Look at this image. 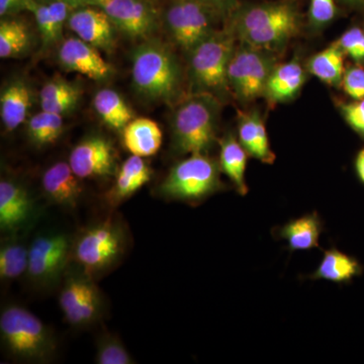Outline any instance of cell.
I'll return each instance as SVG.
<instances>
[{
  "mask_svg": "<svg viewBox=\"0 0 364 364\" xmlns=\"http://www.w3.org/2000/svg\"><path fill=\"white\" fill-rule=\"evenodd\" d=\"M132 79L136 92L149 102L171 104L181 91V73L176 55L156 39L149 38L136 48Z\"/></svg>",
  "mask_w": 364,
  "mask_h": 364,
  "instance_id": "1",
  "label": "cell"
},
{
  "mask_svg": "<svg viewBox=\"0 0 364 364\" xmlns=\"http://www.w3.org/2000/svg\"><path fill=\"white\" fill-rule=\"evenodd\" d=\"M299 16L294 6L284 4H259L241 9L235 18V36L243 44L270 50L286 44L298 33Z\"/></svg>",
  "mask_w": 364,
  "mask_h": 364,
  "instance_id": "2",
  "label": "cell"
},
{
  "mask_svg": "<svg viewBox=\"0 0 364 364\" xmlns=\"http://www.w3.org/2000/svg\"><path fill=\"white\" fill-rule=\"evenodd\" d=\"M219 109L217 98L208 92L181 102L172 119L176 149L181 154H207L215 142Z\"/></svg>",
  "mask_w": 364,
  "mask_h": 364,
  "instance_id": "3",
  "label": "cell"
},
{
  "mask_svg": "<svg viewBox=\"0 0 364 364\" xmlns=\"http://www.w3.org/2000/svg\"><path fill=\"white\" fill-rule=\"evenodd\" d=\"M0 337L14 358L45 363L56 350V341L47 326L23 306L11 305L0 315Z\"/></svg>",
  "mask_w": 364,
  "mask_h": 364,
  "instance_id": "4",
  "label": "cell"
},
{
  "mask_svg": "<svg viewBox=\"0 0 364 364\" xmlns=\"http://www.w3.org/2000/svg\"><path fill=\"white\" fill-rule=\"evenodd\" d=\"M219 163L207 154H193L177 163L164 181L159 191L164 198L195 203L222 189Z\"/></svg>",
  "mask_w": 364,
  "mask_h": 364,
  "instance_id": "5",
  "label": "cell"
},
{
  "mask_svg": "<svg viewBox=\"0 0 364 364\" xmlns=\"http://www.w3.org/2000/svg\"><path fill=\"white\" fill-rule=\"evenodd\" d=\"M126 250V235L111 219L85 230L73 243L72 255L81 269L93 277L116 264Z\"/></svg>",
  "mask_w": 364,
  "mask_h": 364,
  "instance_id": "6",
  "label": "cell"
},
{
  "mask_svg": "<svg viewBox=\"0 0 364 364\" xmlns=\"http://www.w3.org/2000/svg\"><path fill=\"white\" fill-rule=\"evenodd\" d=\"M235 33L215 31L189 52L191 77L200 92H222L229 86L228 66L235 51Z\"/></svg>",
  "mask_w": 364,
  "mask_h": 364,
  "instance_id": "7",
  "label": "cell"
},
{
  "mask_svg": "<svg viewBox=\"0 0 364 364\" xmlns=\"http://www.w3.org/2000/svg\"><path fill=\"white\" fill-rule=\"evenodd\" d=\"M217 14L200 0H171L164 14L170 37L186 52L215 32Z\"/></svg>",
  "mask_w": 364,
  "mask_h": 364,
  "instance_id": "8",
  "label": "cell"
},
{
  "mask_svg": "<svg viewBox=\"0 0 364 364\" xmlns=\"http://www.w3.org/2000/svg\"><path fill=\"white\" fill-rule=\"evenodd\" d=\"M273 62L261 50L243 44L235 48L228 66V82L237 97L250 102L264 95Z\"/></svg>",
  "mask_w": 364,
  "mask_h": 364,
  "instance_id": "9",
  "label": "cell"
},
{
  "mask_svg": "<svg viewBox=\"0 0 364 364\" xmlns=\"http://www.w3.org/2000/svg\"><path fill=\"white\" fill-rule=\"evenodd\" d=\"M59 305L67 322L74 327H87L102 316V298L92 277L85 272L66 277Z\"/></svg>",
  "mask_w": 364,
  "mask_h": 364,
  "instance_id": "10",
  "label": "cell"
},
{
  "mask_svg": "<svg viewBox=\"0 0 364 364\" xmlns=\"http://www.w3.org/2000/svg\"><path fill=\"white\" fill-rule=\"evenodd\" d=\"M70 239L65 234L36 237L28 247V275L33 284L48 286L56 282L72 255Z\"/></svg>",
  "mask_w": 364,
  "mask_h": 364,
  "instance_id": "11",
  "label": "cell"
},
{
  "mask_svg": "<svg viewBox=\"0 0 364 364\" xmlns=\"http://www.w3.org/2000/svg\"><path fill=\"white\" fill-rule=\"evenodd\" d=\"M87 4L102 9L116 28L132 39H149L157 30L156 11L147 0H90Z\"/></svg>",
  "mask_w": 364,
  "mask_h": 364,
  "instance_id": "12",
  "label": "cell"
},
{
  "mask_svg": "<svg viewBox=\"0 0 364 364\" xmlns=\"http://www.w3.org/2000/svg\"><path fill=\"white\" fill-rule=\"evenodd\" d=\"M69 164L81 179L114 176L117 171L116 151L104 136H86L72 149Z\"/></svg>",
  "mask_w": 364,
  "mask_h": 364,
  "instance_id": "13",
  "label": "cell"
},
{
  "mask_svg": "<svg viewBox=\"0 0 364 364\" xmlns=\"http://www.w3.org/2000/svg\"><path fill=\"white\" fill-rule=\"evenodd\" d=\"M67 26L77 36L98 50L111 53L114 48L116 26L100 7L81 6L71 11Z\"/></svg>",
  "mask_w": 364,
  "mask_h": 364,
  "instance_id": "14",
  "label": "cell"
},
{
  "mask_svg": "<svg viewBox=\"0 0 364 364\" xmlns=\"http://www.w3.org/2000/svg\"><path fill=\"white\" fill-rule=\"evenodd\" d=\"M57 58L64 70L77 72L93 80H105L112 73L111 64L102 58L100 50L79 38L63 41Z\"/></svg>",
  "mask_w": 364,
  "mask_h": 364,
  "instance_id": "15",
  "label": "cell"
},
{
  "mask_svg": "<svg viewBox=\"0 0 364 364\" xmlns=\"http://www.w3.org/2000/svg\"><path fill=\"white\" fill-rule=\"evenodd\" d=\"M33 214V202L26 189L9 179L0 181V229L13 233L25 226Z\"/></svg>",
  "mask_w": 364,
  "mask_h": 364,
  "instance_id": "16",
  "label": "cell"
},
{
  "mask_svg": "<svg viewBox=\"0 0 364 364\" xmlns=\"http://www.w3.org/2000/svg\"><path fill=\"white\" fill-rule=\"evenodd\" d=\"M80 179L74 173L69 162H57L43 174V191L52 203L67 208H75L82 195Z\"/></svg>",
  "mask_w": 364,
  "mask_h": 364,
  "instance_id": "17",
  "label": "cell"
},
{
  "mask_svg": "<svg viewBox=\"0 0 364 364\" xmlns=\"http://www.w3.org/2000/svg\"><path fill=\"white\" fill-rule=\"evenodd\" d=\"M151 176L152 172L144 158L132 155L117 170L116 181L107 195V203L117 207L140 191Z\"/></svg>",
  "mask_w": 364,
  "mask_h": 364,
  "instance_id": "18",
  "label": "cell"
},
{
  "mask_svg": "<svg viewBox=\"0 0 364 364\" xmlns=\"http://www.w3.org/2000/svg\"><path fill=\"white\" fill-rule=\"evenodd\" d=\"M33 105V92L23 79H14L0 95V117L6 131L18 129L28 117Z\"/></svg>",
  "mask_w": 364,
  "mask_h": 364,
  "instance_id": "19",
  "label": "cell"
},
{
  "mask_svg": "<svg viewBox=\"0 0 364 364\" xmlns=\"http://www.w3.org/2000/svg\"><path fill=\"white\" fill-rule=\"evenodd\" d=\"M323 221L317 212L301 215L291 220L274 230L275 237L287 242L289 250L306 251L318 248L322 235Z\"/></svg>",
  "mask_w": 364,
  "mask_h": 364,
  "instance_id": "20",
  "label": "cell"
},
{
  "mask_svg": "<svg viewBox=\"0 0 364 364\" xmlns=\"http://www.w3.org/2000/svg\"><path fill=\"white\" fill-rule=\"evenodd\" d=\"M239 141L250 156L265 164H273L275 154L270 148L267 128L258 112L240 114Z\"/></svg>",
  "mask_w": 364,
  "mask_h": 364,
  "instance_id": "21",
  "label": "cell"
},
{
  "mask_svg": "<svg viewBox=\"0 0 364 364\" xmlns=\"http://www.w3.org/2000/svg\"><path fill=\"white\" fill-rule=\"evenodd\" d=\"M123 142L132 155L143 158L153 156L161 148V129L152 119H134L124 127Z\"/></svg>",
  "mask_w": 364,
  "mask_h": 364,
  "instance_id": "22",
  "label": "cell"
},
{
  "mask_svg": "<svg viewBox=\"0 0 364 364\" xmlns=\"http://www.w3.org/2000/svg\"><path fill=\"white\" fill-rule=\"evenodd\" d=\"M306 81V74L298 61L274 67L267 83L264 95L272 104L287 102L298 95Z\"/></svg>",
  "mask_w": 364,
  "mask_h": 364,
  "instance_id": "23",
  "label": "cell"
},
{
  "mask_svg": "<svg viewBox=\"0 0 364 364\" xmlns=\"http://www.w3.org/2000/svg\"><path fill=\"white\" fill-rule=\"evenodd\" d=\"M247 151L234 135H228L220 142V168L233 183L239 195H247L245 172L247 166Z\"/></svg>",
  "mask_w": 364,
  "mask_h": 364,
  "instance_id": "24",
  "label": "cell"
},
{
  "mask_svg": "<svg viewBox=\"0 0 364 364\" xmlns=\"http://www.w3.org/2000/svg\"><path fill=\"white\" fill-rule=\"evenodd\" d=\"M363 272L355 258L336 248L326 250L317 269L309 277L313 280H326L334 284H347Z\"/></svg>",
  "mask_w": 364,
  "mask_h": 364,
  "instance_id": "25",
  "label": "cell"
},
{
  "mask_svg": "<svg viewBox=\"0 0 364 364\" xmlns=\"http://www.w3.org/2000/svg\"><path fill=\"white\" fill-rule=\"evenodd\" d=\"M93 107L102 121L114 130L123 131L134 119L130 105L119 92L111 88L98 90L93 100Z\"/></svg>",
  "mask_w": 364,
  "mask_h": 364,
  "instance_id": "26",
  "label": "cell"
},
{
  "mask_svg": "<svg viewBox=\"0 0 364 364\" xmlns=\"http://www.w3.org/2000/svg\"><path fill=\"white\" fill-rule=\"evenodd\" d=\"M309 71L329 85H340L344 75V52L335 42L311 58Z\"/></svg>",
  "mask_w": 364,
  "mask_h": 364,
  "instance_id": "27",
  "label": "cell"
},
{
  "mask_svg": "<svg viewBox=\"0 0 364 364\" xmlns=\"http://www.w3.org/2000/svg\"><path fill=\"white\" fill-rule=\"evenodd\" d=\"M32 45V33L25 23L2 20L0 23V57L16 58L26 54Z\"/></svg>",
  "mask_w": 364,
  "mask_h": 364,
  "instance_id": "28",
  "label": "cell"
},
{
  "mask_svg": "<svg viewBox=\"0 0 364 364\" xmlns=\"http://www.w3.org/2000/svg\"><path fill=\"white\" fill-rule=\"evenodd\" d=\"M64 132L63 117L60 114L41 111L31 117L26 124V134L38 147L56 142Z\"/></svg>",
  "mask_w": 364,
  "mask_h": 364,
  "instance_id": "29",
  "label": "cell"
},
{
  "mask_svg": "<svg viewBox=\"0 0 364 364\" xmlns=\"http://www.w3.org/2000/svg\"><path fill=\"white\" fill-rule=\"evenodd\" d=\"M28 249L16 242H6L0 248V279L11 282L28 272Z\"/></svg>",
  "mask_w": 364,
  "mask_h": 364,
  "instance_id": "30",
  "label": "cell"
},
{
  "mask_svg": "<svg viewBox=\"0 0 364 364\" xmlns=\"http://www.w3.org/2000/svg\"><path fill=\"white\" fill-rule=\"evenodd\" d=\"M26 9L31 11L35 16L41 39H42L43 47H50V46L56 44L61 39L63 31L57 25L49 6L44 0H28L26 4Z\"/></svg>",
  "mask_w": 364,
  "mask_h": 364,
  "instance_id": "31",
  "label": "cell"
},
{
  "mask_svg": "<svg viewBox=\"0 0 364 364\" xmlns=\"http://www.w3.org/2000/svg\"><path fill=\"white\" fill-rule=\"evenodd\" d=\"M95 363L98 364H133L130 352L117 336L107 334L100 337L97 343Z\"/></svg>",
  "mask_w": 364,
  "mask_h": 364,
  "instance_id": "32",
  "label": "cell"
},
{
  "mask_svg": "<svg viewBox=\"0 0 364 364\" xmlns=\"http://www.w3.org/2000/svg\"><path fill=\"white\" fill-rule=\"evenodd\" d=\"M336 43L344 54L349 55L355 61L364 60V33L360 28H350Z\"/></svg>",
  "mask_w": 364,
  "mask_h": 364,
  "instance_id": "33",
  "label": "cell"
},
{
  "mask_svg": "<svg viewBox=\"0 0 364 364\" xmlns=\"http://www.w3.org/2000/svg\"><path fill=\"white\" fill-rule=\"evenodd\" d=\"M78 91H82V90H81L80 86L75 85V83L70 82V81L62 77L52 78L41 90L40 102L65 97V95H72V93L78 92Z\"/></svg>",
  "mask_w": 364,
  "mask_h": 364,
  "instance_id": "34",
  "label": "cell"
},
{
  "mask_svg": "<svg viewBox=\"0 0 364 364\" xmlns=\"http://www.w3.org/2000/svg\"><path fill=\"white\" fill-rule=\"evenodd\" d=\"M343 90L349 97L359 100L364 98V69L351 67L344 72L341 82Z\"/></svg>",
  "mask_w": 364,
  "mask_h": 364,
  "instance_id": "35",
  "label": "cell"
},
{
  "mask_svg": "<svg viewBox=\"0 0 364 364\" xmlns=\"http://www.w3.org/2000/svg\"><path fill=\"white\" fill-rule=\"evenodd\" d=\"M340 111L346 123L364 139V98L340 105Z\"/></svg>",
  "mask_w": 364,
  "mask_h": 364,
  "instance_id": "36",
  "label": "cell"
},
{
  "mask_svg": "<svg viewBox=\"0 0 364 364\" xmlns=\"http://www.w3.org/2000/svg\"><path fill=\"white\" fill-rule=\"evenodd\" d=\"M81 95H82V91H78V92L72 93V95H65V97L40 102L41 109L44 112L63 116L67 112L73 111L77 107L81 100Z\"/></svg>",
  "mask_w": 364,
  "mask_h": 364,
  "instance_id": "37",
  "label": "cell"
},
{
  "mask_svg": "<svg viewBox=\"0 0 364 364\" xmlns=\"http://www.w3.org/2000/svg\"><path fill=\"white\" fill-rule=\"evenodd\" d=\"M336 14L334 0H311L310 20L314 26H323L329 23Z\"/></svg>",
  "mask_w": 364,
  "mask_h": 364,
  "instance_id": "38",
  "label": "cell"
},
{
  "mask_svg": "<svg viewBox=\"0 0 364 364\" xmlns=\"http://www.w3.org/2000/svg\"><path fill=\"white\" fill-rule=\"evenodd\" d=\"M26 1L28 0H0V16L4 18L26 9Z\"/></svg>",
  "mask_w": 364,
  "mask_h": 364,
  "instance_id": "39",
  "label": "cell"
},
{
  "mask_svg": "<svg viewBox=\"0 0 364 364\" xmlns=\"http://www.w3.org/2000/svg\"><path fill=\"white\" fill-rule=\"evenodd\" d=\"M200 1L210 7L219 18H224V16L232 14L231 9L228 6L226 0H200Z\"/></svg>",
  "mask_w": 364,
  "mask_h": 364,
  "instance_id": "40",
  "label": "cell"
},
{
  "mask_svg": "<svg viewBox=\"0 0 364 364\" xmlns=\"http://www.w3.org/2000/svg\"><path fill=\"white\" fill-rule=\"evenodd\" d=\"M355 169L359 178L364 183V149L361 150L356 157Z\"/></svg>",
  "mask_w": 364,
  "mask_h": 364,
  "instance_id": "41",
  "label": "cell"
},
{
  "mask_svg": "<svg viewBox=\"0 0 364 364\" xmlns=\"http://www.w3.org/2000/svg\"><path fill=\"white\" fill-rule=\"evenodd\" d=\"M64 1L68 2L72 6L78 7L81 6H85L90 0H64Z\"/></svg>",
  "mask_w": 364,
  "mask_h": 364,
  "instance_id": "42",
  "label": "cell"
},
{
  "mask_svg": "<svg viewBox=\"0 0 364 364\" xmlns=\"http://www.w3.org/2000/svg\"><path fill=\"white\" fill-rule=\"evenodd\" d=\"M340 1L349 4V6H360L364 4V0H340Z\"/></svg>",
  "mask_w": 364,
  "mask_h": 364,
  "instance_id": "43",
  "label": "cell"
}]
</instances>
